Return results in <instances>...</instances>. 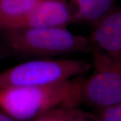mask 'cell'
<instances>
[{
	"mask_svg": "<svg viewBox=\"0 0 121 121\" xmlns=\"http://www.w3.org/2000/svg\"><path fill=\"white\" fill-rule=\"evenodd\" d=\"M81 77L45 86L0 90V108L16 121H32L56 108H74L83 103Z\"/></svg>",
	"mask_w": 121,
	"mask_h": 121,
	"instance_id": "1",
	"label": "cell"
},
{
	"mask_svg": "<svg viewBox=\"0 0 121 121\" xmlns=\"http://www.w3.org/2000/svg\"><path fill=\"white\" fill-rule=\"evenodd\" d=\"M11 49L28 56H51L92 52L90 39L66 28L17 29L1 33Z\"/></svg>",
	"mask_w": 121,
	"mask_h": 121,
	"instance_id": "2",
	"label": "cell"
},
{
	"mask_svg": "<svg viewBox=\"0 0 121 121\" xmlns=\"http://www.w3.org/2000/svg\"><path fill=\"white\" fill-rule=\"evenodd\" d=\"M92 65L81 59H40L27 61L0 73V90L45 86L63 82L87 73Z\"/></svg>",
	"mask_w": 121,
	"mask_h": 121,
	"instance_id": "3",
	"label": "cell"
},
{
	"mask_svg": "<svg viewBox=\"0 0 121 121\" xmlns=\"http://www.w3.org/2000/svg\"><path fill=\"white\" fill-rule=\"evenodd\" d=\"M94 71L83 84V99L99 108L121 103V59L94 48Z\"/></svg>",
	"mask_w": 121,
	"mask_h": 121,
	"instance_id": "4",
	"label": "cell"
},
{
	"mask_svg": "<svg viewBox=\"0 0 121 121\" xmlns=\"http://www.w3.org/2000/svg\"><path fill=\"white\" fill-rule=\"evenodd\" d=\"M71 22L72 12L65 1H39L9 31L25 28H66Z\"/></svg>",
	"mask_w": 121,
	"mask_h": 121,
	"instance_id": "5",
	"label": "cell"
},
{
	"mask_svg": "<svg viewBox=\"0 0 121 121\" xmlns=\"http://www.w3.org/2000/svg\"><path fill=\"white\" fill-rule=\"evenodd\" d=\"M90 40L94 48L121 59V8H114L95 25Z\"/></svg>",
	"mask_w": 121,
	"mask_h": 121,
	"instance_id": "6",
	"label": "cell"
},
{
	"mask_svg": "<svg viewBox=\"0 0 121 121\" xmlns=\"http://www.w3.org/2000/svg\"><path fill=\"white\" fill-rule=\"evenodd\" d=\"M73 22H87L95 26L114 8L116 0H71Z\"/></svg>",
	"mask_w": 121,
	"mask_h": 121,
	"instance_id": "7",
	"label": "cell"
},
{
	"mask_svg": "<svg viewBox=\"0 0 121 121\" xmlns=\"http://www.w3.org/2000/svg\"><path fill=\"white\" fill-rule=\"evenodd\" d=\"M39 1L0 0V33L12 30Z\"/></svg>",
	"mask_w": 121,
	"mask_h": 121,
	"instance_id": "8",
	"label": "cell"
},
{
	"mask_svg": "<svg viewBox=\"0 0 121 121\" xmlns=\"http://www.w3.org/2000/svg\"><path fill=\"white\" fill-rule=\"evenodd\" d=\"M97 121H121V103L98 109Z\"/></svg>",
	"mask_w": 121,
	"mask_h": 121,
	"instance_id": "9",
	"label": "cell"
},
{
	"mask_svg": "<svg viewBox=\"0 0 121 121\" xmlns=\"http://www.w3.org/2000/svg\"><path fill=\"white\" fill-rule=\"evenodd\" d=\"M67 108H56L39 115L32 121H67Z\"/></svg>",
	"mask_w": 121,
	"mask_h": 121,
	"instance_id": "10",
	"label": "cell"
},
{
	"mask_svg": "<svg viewBox=\"0 0 121 121\" xmlns=\"http://www.w3.org/2000/svg\"><path fill=\"white\" fill-rule=\"evenodd\" d=\"M67 121H97L95 116L85 112L78 108H69L67 111Z\"/></svg>",
	"mask_w": 121,
	"mask_h": 121,
	"instance_id": "11",
	"label": "cell"
},
{
	"mask_svg": "<svg viewBox=\"0 0 121 121\" xmlns=\"http://www.w3.org/2000/svg\"><path fill=\"white\" fill-rule=\"evenodd\" d=\"M0 121H16L12 118L9 117L6 114H5L4 112H0Z\"/></svg>",
	"mask_w": 121,
	"mask_h": 121,
	"instance_id": "12",
	"label": "cell"
},
{
	"mask_svg": "<svg viewBox=\"0 0 121 121\" xmlns=\"http://www.w3.org/2000/svg\"><path fill=\"white\" fill-rule=\"evenodd\" d=\"M39 1H45V0H39ZM59 1H66V0H59Z\"/></svg>",
	"mask_w": 121,
	"mask_h": 121,
	"instance_id": "13",
	"label": "cell"
}]
</instances>
